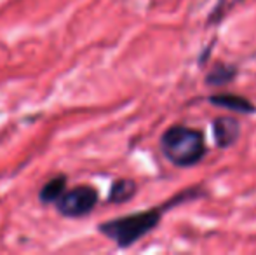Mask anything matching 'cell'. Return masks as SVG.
I'll use <instances>...</instances> for the list:
<instances>
[{
	"mask_svg": "<svg viewBox=\"0 0 256 255\" xmlns=\"http://www.w3.org/2000/svg\"><path fill=\"white\" fill-rule=\"evenodd\" d=\"M160 152L172 166L186 170L202 163L209 149L202 129L172 124L162 133Z\"/></svg>",
	"mask_w": 256,
	"mask_h": 255,
	"instance_id": "7a4b0ae2",
	"label": "cell"
},
{
	"mask_svg": "<svg viewBox=\"0 0 256 255\" xmlns=\"http://www.w3.org/2000/svg\"><path fill=\"white\" fill-rule=\"evenodd\" d=\"M138 192V184L134 180L129 178H118L112 184L110 194H108V201L115 204L128 203L129 199L134 197V194Z\"/></svg>",
	"mask_w": 256,
	"mask_h": 255,
	"instance_id": "8992f818",
	"label": "cell"
},
{
	"mask_svg": "<svg viewBox=\"0 0 256 255\" xmlns=\"http://www.w3.org/2000/svg\"><path fill=\"white\" fill-rule=\"evenodd\" d=\"M208 102L214 107H222V109L230 110L232 114H239V116H251L256 112V105L246 96L236 95V93H218V95H211Z\"/></svg>",
	"mask_w": 256,
	"mask_h": 255,
	"instance_id": "5b68a950",
	"label": "cell"
},
{
	"mask_svg": "<svg viewBox=\"0 0 256 255\" xmlns=\"http://www.w3.org/2000/svg\"><path fill=\"white\" fill-rule=\"evenodd\" d=\"M98 204V191L89 185H78L72 191H64L56 199V208L63 217L78 218L91 213Z\"/></svg>",
	"mask_w": 256,
	"mask_h": 255,
	"instance_id": "3957f363",
	"label": "cell"
},
{
	"mask_svg": "<svg viewBox=\"0 0 256 255\" xmlns=\"http://www.w3.org/2000/svg\"><path fill=\"white\" fill-rule=\"evenodd\" d=\"M64 184H66V178L64 177L52 178V180H49L48 184L42 187L38 196H40V199L44 201V203H52V201H56L58 197L64 192Z\"/></svg>",
	"mask_w": 256,
	"mask_h": 255,
	"instance_id": "ba28073f",
	"label": "cell"
},
{
	"mask_svg": "<svg viewBox=\"0 0 256 255\" xmlns=\"http://www.w3.org/2000/svg\"><path fill=\"white\" fill-rule=\"evenodd\" d=\"M202 187H192L185 189L176 196H172L169 201H166L160 206H154L148 210L136 211V213L126 215V217H118L114 220L103 222L98 225L100 232L106 238H110L112 241H115V245L120 248H128L132 246L134 243H138L142 238H145L146 234L154 231L158 224H160L162 217L168 210L178 206L182 203H188V201L200 199L204 196Z\"/></svg>",
	"mask_w": 256,
	"mask_h": 255,
	"instance_id": "6da1fadb",
	"label": "cell"
},
{
	"mask_svg": "<svg viewBox=\"0 0 256 255\" xmlns=\"http://www.w3.org/2000/svg\"><path fill=\"white\" fill-rule=\"evenodd\" d=\"M212 138L216 147L228 149L239 140L240 136V121L236 116H220L212 119Z\"/></svg>",
	"mask_w": 256,
	"mask_h": 255,
	"instance_id": "277c9868",
	"label": "cell"
},
{
	"mask_svg": "<svg viewBox=\"0 0 256 255\" xmlns=\"http://www.w3.org/2000/svg\"><path fill=\"white\" fill-rule=\"evenodd\" d=\"M236 77H237V68L234 67V65L216 63L214 67L209 70V74L206 75V84L222 88V86L230 84Z\"/></svg>",
	"mask_w": 256,
	"mask_h": 255,
	"instance_id": "52a82bcc",
	"label": "cell"
}]
</instances>
